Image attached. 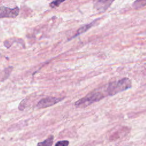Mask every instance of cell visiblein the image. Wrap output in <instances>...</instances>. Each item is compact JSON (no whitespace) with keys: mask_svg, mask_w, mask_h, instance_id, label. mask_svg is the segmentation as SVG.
Listing matches in <instances>:
<instances>
[{"mask_svg":"<svg viewBox=\"0 0 146 146\" xmlns=\"http://www.w3.org/2000/svg\"><path fill=\"white\" fill-rule=\"evenodd\" d=\"M131 87L132 82L131 79L128 78H123L117 81L111 82L108 84L107 92L109 95L112 96Z\"/></svg>","mask_w":146,"mask_h":146,"instance_id":"cell-1","label":"cell"},{"mask_svg":"<svg viewBox=\"0 0 146 146\" xmlns=\"http://www.w3.org/2000/svg\"><path fill=\"white\" fill-rule=\"evenodd\" d=\"M104 95L100 92H92L76 101L75 103V106L76 107L84 108L96 102L99 101L104 98Z\"/></svg>","mask_w":146,"mask_h":146,"instance_id":"cell-2","label":"cell"},{"mask_svg":"<svg viewBox=\"0 0 146 146\" xmlns=\"http://www.w3.org/2000/svg\"><path fill=\"white\" fill-rule=\"evenodd\" d=\"M63 98H59L56 97H47L43 99H42L36 104V108H44L52 106L60 101H61Z\"/></svg>","mask_w":146,"mask_h":146,"instance_id":"cell-3","label":"cell"},{"mask_svg":"<svg viewBox=\"0 0 146 146\" xmlns=\"http://www.w3.org/2000/svg\"><path fill=\"white\" fill-rule=\"evenodd\" d=\"M0 17L3 18H15L19 14V9L18 7L14 9H10L3 6H1L0 8Z\"/></svg>","mask_w":146,"mask_h":146,"instance_id":"cell-4","label":"cell"},{"mask_svg":"<svg viewBox=\"0 0 146 146\" xmlns=\"http://www.w3.org/2000/svg\"><path fill=\"white\" fill-rule=\"evenodd\" d=\"M114 1L115 0H98L95 3V7L98 11L103 13L110 7Z\"/></svg>","mask_w":146,"mask_h":146,"instance_id":"cell-5","label":"cell"},{"mask_svg":"<svg viewBox=\"0 0 146 146\" xmlns=\"http://www.w3.org/2000/svg\"><path fill=\"white\" fill-rule=\"evenodd\" d=\"M96 21H97V19H96V20H94L93 22H91V23H88V24L85 25L84 26H82L81 27H80V28L78 30L77 32L75 33V35H74V36H72V37L71 38V39L74 38L75 37L77 36L78 35H79L80 34H82V33H85L86 31H87L88 29H90V28H91L92 26H94L95 25Z\"/></svg>","mask_w":146,"mask_h":146,"instance_id":"cell-6","label":"cell"},{"mask_svg":"<svg viewBox=\"0 0 146 146\" xmlns=\"http://www.w3.org/2000/svg\"><path fill=\"white\" fill-rule=\"evenodd\" d=\"M146 6V0H135L132 3V7L135 10H139Z\"/></svg>","mask_w":146,"mask_h":146,"instance_id":"cell-7","label":"cell"},{"mask_svg":"<svg viewBox=\"0 0 146 146\" xmlns=\"http://www.w3.org/2000/svg\"><path fill=\"white\" fill-rule=\"evenodd\" d=\"M53 141L54 136L52 135H51L43 141L39 143L38 144V146H52L53 144Z\"/></svg>","mask_w":146,"mask_h":146,"instance_id":"cell-8","label":"cell"},{"mask_svg":"<svg viewBox=\"0 0 146 146\" xmlns=\"http://www.w3.org/2000/svg\"><path fill=\"white\" fill-rule=\"evenodd\" d=\"M12 68V67H7L2 71L3 72H4V74H1V81H3V80L7 78V77L10 75L11 72Z\"/></svg>","mask_w":146,"mask_h":146,"instance_id":"cell-9","label":"cell"},{"mask_svg":"<svg viewBox=\"0 0 146 146\" xmlns=\"http://www.w3.org/2000/svg\"><path fill=\"white\" fill-rule=\"evenodd\" d=\"M66 0H55L53 1L50 4V6L52 7V8H54V7H56L58 6H59L63 2L65 1Z\"/></svg>","mask_w":146,"mask_h":146,"instance_id":"cell-10","label":"cell"},{"mask_svg":"<svg viewBox=\"0 0 146 146\" xmlns=\"http://www.w3.org/2000/svg\"><path fill=\"white\" fill-rule=\"evenodd\" d=\"M69 141L67 140H61L58 141L55 144V146H68Z\"/></svg>","mask_w":146,"mask_h":146,"instance_id":"cell-11","label":"cell"}]
</instances>
